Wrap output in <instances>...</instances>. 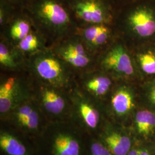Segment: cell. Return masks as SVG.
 <instances>
[{"label": "cell", "mask_w": 155, "mask_h": 155, "mask_svg": "<svg viewBox=\"0 0 155 155\" xmlns=\"http://www.w3.org/2000/svg\"><path fill=\"white\" fill-rule=\"evenodd\" d=\"M18 94V84L14 78H9L0 86V113L5 114L16 104Z\"/></svg>", "instance_id": "obj_6"}, {"label": "cell", "mask_w": 155, "mask_h": 155, "mask_svg": "<svg viewBox=\"0 0 155 155\" xmlns=\"http://www.w3.org/2000/svg\"><path fill=\"white\" fill-rule=\"evenodd\" d=\"M39 45V41L37 37L32 34H28L24 39L21 40L19 47L24 51H31L36 50Z\"/></svg>", "instance_id": "obj_18"}, {"label": "cell", "mask_w": 155, "mask_h": 155, "mask_svg": "<svg viewBox=\"0 0 155 155\" xmlns=\"http://www.w3.org/2000/svg\"><path fill=\"white\" fill-rule=\"evenodd\" d=\"M79 112L83 122L90 129L97 127L100 121V114L93 106L85 102L79 105Z\"/></svg>", "instance_id": "obj_14"}, {"label": "cell", "mask_w": 155, "mask_h": 155, "mask_svg": "<svg viewBox=\"0 0 155 155\" xmlns=\"http://www.w3.org/2000/svg\"><path fill=\"white\" fill-rule=\"evenodd\" d=\"M54 155H81V144L75 136L68 133L56 134L53 141Z\"/></svg>", "instance_id": "obj_5"}, {"label": "cell", "mask_w": 155, "mask_h": 155, "mask_svg": "<svg viewBox=\"0 0 155 155\" xmlns=\"http://www.w3.org/2000/svg\"><path fill=\"white\" fill-rule=\"evenodd\" d=\"M26 8L33 16L50 25L61 27L70 21L66 0H32Z\"/></svg>", "instance_id": "obj_1"}, {"label": "cell", "mask_w": 155, "mask_h": 155, "mask_svg": "<svg viewBox=\"0 0 155 155\" xmlns=\"http://www.w3.org/2000/svg\"><path fill=\"white\" fill-rule=\"evenodd\" d=\"M42 101L45 109L52 114H59L64 110V100L53 90L45 89L42 94Z\"/></svg>", "instance_id": "obj_12"}, {"label": "cell", "mask_w": 155, "mask_h": 155, "mask_svg": "<svg viewBox=\"0 0 155 155\" xmlns=\"http://www.w3.org/2000/svg\"><path fill=\"white\" fill-rule=\"evenodd\" d=\"M111 105L117 116H126L132 110L134 105L132 94L127 89H119L112 97Z\"/></svg>", "instance_id": "obj_8"}, {"label": "cell", "mask_w": 155, "mask_h": 155, "mask_svg": "<svg viewBox=\"0 0 155 155\" xmlns=\"http://www.w3.org/2000/svg\"><path fill=\"white\" fill-rule=\"evenodd\" d=\"M110 80L106 77L95 78L87 83V87L90 91L97 95H102L106 93L110 88Z\"/></svg>", "instance_id": "obj_15"}, {"label": "cell", "mask_w": 155, "mask_h": 155, "mask_svg": "<svg viewBox=\"0 0 155 155\" xmlns=\"http://www.w3.org/2000/svg\"><path fill=\"white\" fill-rule=\"evenodd\" d=\"M0 147L7 155H29L26 147L10 133L1 132Z\"/></svg>", "instance_id": "obj_11"}, {"label": "cell", "mask_w": 155, "mask_h": 155, "mask_svg": "<svg viewBox=\"0 0 155 155\" xmlns=\"http://www.w3.org/2000/svg\"><path fill=\"white\" fill-rule=\"evenodd\" d=\"M35 67L39 76L49 83L57 86L64 83V69L61 63L55 58L41 56L37 59Z\"/></svg>", "instance_id": "obj_2"}, {"label": "cell", "mask_w": 155, "mask_h": 155, "mask_svg": "<svg viewBox=\"0 0 155 155\" xmlns=\"http://www.w3.org/2000/svg\"><path fill=\"white\" fill-rule=\"evenodd\" d=\"M16 118L22 127L28 130H34L39 127V114L31 105H24L20 106L17 109Z\"/></svg>", "instance_id": "obj_10"}, {"label": "cell", "mask_w": 155, "mask_h": 155, "mask_svg": "<svg viewBox=\"0 0 155 155\" xmlns=\"http://www.w3.org/2000/svg\"><path fill=\"white\" fill-rule=\"evenodd\" d=\"M30 30L28 22L22 19H20L13 24L11 29L12 37L15 39L22 40L26 37Z\"/></svg>", "instance_id": "obj_16"}, {"label": "cell", "mask_w": 155, "mask_h": 155, "mask_svg": "<svg viewBox=\"0 0 155 155\" xmlns=\"http://www.w3.org/2000/svg\"><path fill=\"white\" fill-rule=\"evenodd\" d=\"M139 155H150V153L147 150H140Z\"/></svg>", "instance_id": "obj_26"}, {"label": "cell", "mask_w": 155, "mask_h": 155, "mask_svg": "<svg viewBox=\"0 0 155 155\" xmlns=\"http://www.w3.org/2000/svg\"><path fill=\"white\" fill-rule=\"evenodd\" d=\"M140 150L138 149H132L129 151L127 155H139Z\"/></svg>", "instance_id": "obj_23"}, {"label": "cell", "mask_w": 155, "mask_h": 155, "mask_svg": "<svg viewBox=\"0 0 155 155\" xmlns=\"http://www.w3.org/2000/svg\"><path fill=\"white\" fill-rule=\"evenodd\" d=\"M108 36V30L104 26L98 35L97 36L94 41L92 42V44L94 45H99L104 44L107 40Z\"/></svg>", "instance_id": "obj_22"}, {"label": "cell", "mask_w": 155, "mask_h": 155, "mask_svg": "<svg viewBox=\"0 0 155 155\" xmlns=\"http://www.w3.org/2000/svg\"><path fill=\"white\" fill-rule=\"evenodd\" d=\"M150 98L152 101L155 103V88L152 90L150 93Z\"/></svg>", "instance_id": "obj_25"}, {"label": "cell", "mask_w": 155, "mask_h": 155, "mask_svg": "<svg viewBox=\"0 0 155 155\" xmlns=\"http://www.w3.org/2000/svg\"><path fill=\"white\" fill-rule=\"evenodd\" d=\"M0 63L4 66L13 68L16 66L8 48L3 43L0 45Z\"/></svg>", "instance_id": "obj_19"}, {"label": "cell", "mask_w": 155, "mask_h": 155, "mask_svg": "<svg viewBox=\"0 0 155 155\" xmlns=\"http://www.w3.org/2000/svg\"><path fill=\"white\" fill-rule=\"evenodd\" d=\"M91 155H111L109 149L98 142H93L91 145Z\"/></svg>", "instance_id": "obj_20"}, {"label": "cell", "mask_w": 155, "mask_h": 155, "mask_svg": "<svg viewBox=\"0 0 155 155\" xmlns=\"http://www.w3.org/2000/svg\"><path fill=\"white\" fill-rule=\"evenodd\" d=\"M139 61L144 72L148 74H155V56L151 53L140 55Z\"/></svg>", "instance_id": "obj_17"}, {"label": "cell", "mask_w": 155, "mask_h": 155, "mask_svg": "<svg viewBox=\"0 0 155 155\" xmlns=\"http://www.w3.org/2000/svg\"><path fill=\"white\" fill-rule=\"evenodd\" d=\"M103 27L104 26L102 25H94L86 29L84 31L85 38L88 41L92 43Z\"/></svg>", "instance_id": "obj_21"}, {"label": "cell", "mask_w": 155, "mask_h": 155, "mask_svg": "<svg viewBox=\"0 0 155 155\" xmlns=\"http://www.w3.org/2000/svg\"><path fill=\"white\" fill-rule=\"evenodd\" d=\"M61 56L64 61L77 67H83L89 63V58L83 47L79 44H70L63 50Z\"/></svg>", "instance_id": "obj_9"}, {"label": "cell", "mask_w": 155, "mask_h": 155, "mask_svg": "<svg viewBox=\"0 0 155 155\" xmlns=\"http://www.w3.org/2000/svg\"><path fill=\"white\" fill-rule=\"evenodd\" d=\"M133 29L142 37H147L155 32V20L152 14L145 9L133 12L129 17Z\"/></svg>", "instance_id": "obj_4"}, {"label": "cell", "mask_w": 155, "mask_h": 155, "mask_svg": "<svg viewBox=\"0 0 155 155\" xmlns=\"http://www.w3.org/2000/svg\"><path fill=\"white\" fill-rule=\"evenodd\" d=\"M5 1H8V2H9L11 4L16 3V2H17V1H20L21 2H22V1H25V4H26V5H25V6H26L32 0H5Z\"/></svg>", "instance_id": "obj_24"}, {"label": "cell", "mask_w": 155, "mask_h": 155, "mask_svg": "<svg viewBox=\"0 0 155 155\" xmlns=\"http://www.w3.org/2000/svg\"><path fill=\"white\" fill-rule=\"evenodd\" d=\"M135 121L139 134L148 136L155 129V114L152 111L141 110L136 114Z\"/></svg>", "instance_id": "obj_13"}, {"label": "cell", "mask_w": 155, "mask_h": 155, "mask_svg": "<svg viewBox=\"0 0 155 155\" xmlns=\"http://www.w3.org/2000/svg\"><path fill=\"white\" fill-rule=\"evenodd\" d=\"M107 148L113 155H127L131 147V140L125 134L110 131L104 137Z\"/></svg>", "instance_id": "obj_7"}, {"label": "cell", "mask_w": 155, "mask_h": 155, "mask_svg": "<svg viewBox=\"0 0 155 155\" xmlns=\"http://www.w3.org/2000/svg\"><path fill=\"white\" fill-rule=\"evenodd\" d=\"M104 64L107 68L125 75H132L134 71L130 57L120 46L111 50L106 56Z\"/></svg>", "instance_id": "obj_3"}]
</instances>
